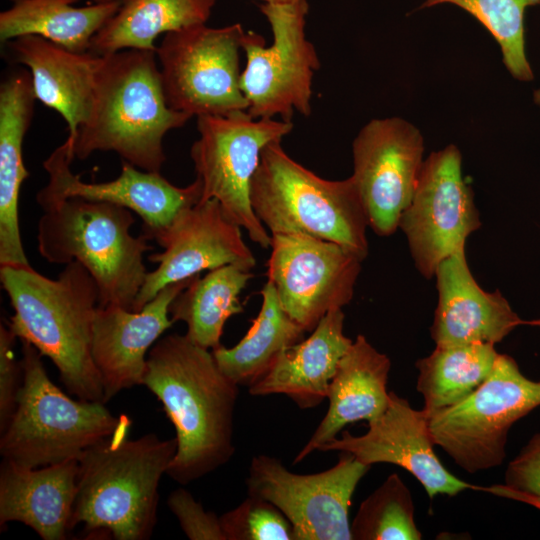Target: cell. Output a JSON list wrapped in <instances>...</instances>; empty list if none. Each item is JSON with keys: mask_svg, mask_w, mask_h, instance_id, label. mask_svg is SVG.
Masks as SVG:
<instances>
[{"mask_svg": "<svg viewBox=\"0 0 540 540\" xmlns=\"http://www.w3.org/2000/svg\"><path fill=\"white\" fill-rule=\"evenodd\" d=\"M74 160L68 139L47 157L43 167L49 179L36 195L38 204L71 197L118 204L140 216L142 234L154 240L181 210L195 205L202 197L198 178L186 187H177L160 172L144 171L123 160L116 179L87 183L72 172Z\"/></svg>", "mask_w": 540, "mask_h": 540, "instance_id": "ac0fdd59", "label": "cell"}, {"mask_svg": "<svg viewBox=\"0 0 540 540\" xmlns=\"http://www.w3.org/2000/svg\"><path fill=\"white\" fill-rule=\"evenodd\" d=\"M252 277L251 271L234 265L210 270L202 278L197 275L172 301L171 319L184 322L185 335L198 346L220 347L226 321L243 312L239 296Z\"/></svg>", "mask_w": 540, "mask_h": 540, "instance_id": "f1b7e54d", "label": "cell"}, {"mask_svg": "<svg viewBox=\"0 0 540 540\" xmlns=\"http://www.w3.org/2000/svg\"><path fill=\"white\" fill-rule=\"evenodd\" d=\"M344 319L342 309L328 312L308 338L281 352L267 373L248 388L250 395L283 394L300 409L320 405L353 342L344 334Z\"/></svg>", "mask_w": 540, "mask_h": 540, "instance_id": "cb8c5ba5", "label": "cell"}, {"mask_svg": "<svg viewBox=\"0 0 540 540\" xmlns=\"http://www.w3.org/2000/svg\"><path fill=\"white\" fill-rule=\"evenodd\" d=\"M17 337L9 327L0 326V432L10 422L16 409L17 397L22 385L23 370L17 361L14 346Z\"/></svg>", "mask_w": 540, "mask_h": 540, "instance_id": "e575fe53", "label": "cell"}, {"mask_svg": "<svg viewBox=\"0 0 540 540\" xmlns=\"http://www.w3.org/2000/svg\"><path fill=\"white\" fill-rule=\"evenodd\" d=\"M370 467L341 452L333 467L297 474L278 458L259 454L251 459L247 495L276 506L290 522L293 540H352L351 499Z\"/></svg>", "mask_w": 540, "mask_h": 540, "instance_id": "7c38bea8", "label": "cell"}, {"mask_svg": "<svg viewBox=\"0 0 540 540\" xmlns=\"http://www.w3.org/2000/svg\"><path fill=\"white\" fill-rule=\"evenodd\" d=\"M533 101L540 108V87L534 90Z\"/></svg>", "mask_w": 540, "mask_h": 540, "instance_id": "74e56055", "label": "cell"}, {"mask_svg": "<svg viewBox=\"0 0 540 540\" xmlns=\"http://www.w3.org/2000/svg\"><path fill=\"white\" fill-rule=\"evenodd\" d=\"M246 31L235 23L198 24L168 32L156 47L167 105L190 117L248 109L240 87V53Z\"/></svg>", "mask_w": 540, "mask_h": 540, "instance_id": "30bf717a", "label": "cell"}, {"mask_svg": "<svg viewBox=\"0 0 540 540\" xmlns=\"http://www.w3.org/2000/svg\"><path fill=\"white\" fill-rule=\"evenodd\" d=\"M100 56L89 114L73 141L75 159L113 151L141 170L160 172L164 136L191 117L167 105L155 51Z\"/></svg>", "mask_w": 540, "mask_h": 540, "instance_id": "277c9868", "label": "cell"}, {"mask_svg": "<svg viewBox=\"0 0 540 540\" xmlns=\"http://www.w3.org/2000/svg\"><path fill=\"white\" fill-rule=\"evenodd\" d=\"M410 490L396 473L362 503L350 525L352 540H420Z\"/></svg>", "mask_w": 540, "mask_h": 540, "instance_id": "1f68e13d", "label": "cell"}, {"mask_svg": "<svg viewBox=\"0 0 540 540\" xmlns=\"http://www.w3.org/2000/svg\"><path fill=\"white\" fill-rule=\"evenodd\" d=\"M262 304L246 335L233 347L212 350L221 371L238 386L248 388L271 368L281 352L304 339L305 330L282 309L275 289L267 280Z\"/></svg>", "mask_w": 540, "mask_h": 540, "instance_id": "83f0119b", "label": "cell"}, {"mask_svg": "<svg viewBox=\"0 0 540 540\" xmlns=\"http://www.w3.org/2000/svg\"><path fill=\"white\" fill-rule=\"evenodd\" d=\"M505 485L530 498L540 509V432L508 464Z\"/></svg>", "mask_w": 540, "mask_h": 540, "instance_id": "d590c367", "label": "cell"}, {"mask_svg": "<svg viewBox=\"0 0 540 540\" xmlns=\"http://www.w3.org/2000/svg\"><path fill=\"white\" fill-rule=\"evenodd\" d=\"M438 303L430 327L436 346L501 342L523 320L498 291L483 290L469 269L465 247L436 268Z\"/></svg>", "mask_w": 540, "mask_h": 540, "instance_id": "ffe728a7", "label": "cell"}, {"mask_svg": "<svg viewBox=\"0 0 540 540\" xmlns=\"http://www.w3.org/2000/svg\"><path fill=\"white\" fill-rule=\"evenodd\" d=\"M0 281L14 309L8 327L15 336L54 363L69 393L104 402L91 352L99 290L87 269L73 261L51 279L31 266H4Z\"/></svg>", "mask_w": 540, "mask_h": 540, "instance_id": "7a4b0ae2", "label": "cell"}, {"mask_svg": "<svg viewBox=\"0 0 540 540\" xmlns=\"http://www.w3.org/2000/svg\"><path fill=\"white\" fill-rule=\"evenodd\" d=\"M226 540H293L292 526L271 502L247 495L220 516Z\"/></svg>", "mask_w": 540, "mask_h": 540, "instance_id": "d6a6232c", "label": "cell"}, {"mask_svg": "<svg viewBox=\"0 0 540 540\" xmlns=\"http://www.w3.org/2000/svg\"><path fill=\"white\" fill-rule=\"evenodd\" d=\"M154 240L163 251L148 256L158 266L147 273L132 311H140L167 285L204 270L234 265L251 271L256 265L252 251L243 240L241 227L214 198L181 210Z\"/></svg>", "mask_w": 540, "mask_h": 540, "instance_id": "e0dca14e", "label": "cell"}, {"mask_svg": "<svg viewBox=\"0 0 540 540\" xmlns=\"http://www.w3.org/2000/svg\"><path fill=\"white\" fill-rule=\"evenodd\" d=\"M127 418L78 461L77 492L69 529L82 524L88 536L146 540L157 522L159 483L177 450L176 438L154 433L128 438Z\"/></svg>", "mask_w": 540, "mask_h": 540, "instance_id": "3957f363", "label": "cell"}, {"mask_svg": "<svg viewBox=\"0 0 540 540\" xmlns=\"http://www.w3.org/2000/svg\"><path fill=\"white\" fill-rule=\"evenodd\" d=\"M77 459L28 467L3 459L0 527L21 522L43 540L66 539L77 492Z\"/></svg>", "mask_w": 540, "mask_h": 540, "instance_id": "44dd1931", "label": "cell"}, {"mask_svg": "<svg viewBox=\"0 0 540 540\" xmlns=\"http://www.w3.org/2000/svg\"><path fill=\"white\" fill-rule=\"evenodd\" d=\"M453 4L474 16L498 43L502 61L516 80L529 82L534 73L525 50L524 13L540 0H424L422 8Z\"/></svg>", "mask_w": 540, "mask_h": 540, "instance_id": "4dcf8cb0", "label": "cell"}, {"mask_svg": "<svg viewBox=\"0 0 540 540\" xmlns=\"http://www.w3.org/2000/svg\"><path fill=\"white\" fill-rule=\"evenodd\" d=\"M526 324V325H530V326H537V327H540V318L538 319H533V320H530V321H523V325Z\"/></svg>", "mask_w": 540, "mask_h": 540, "instance_id": "f35d334b", "label": "cell"}, {"mask_svg": "<svg viewBox=\"0 0 540 540\" xmlns=\"http://www.w3.org/2000/svg\"><path fill=\"white\" fill-rule=\"evenodd\" d=\"M167 505L176 516L182 531L191 540H226L220 517L205 511L200 502L184 488L172 491Z\"/></svg>", "mask_w": 540, "mask_h": 540, "instance_id": "836d02e7", "label": "cell"}, {"mask_svg": "<svg viewBox=\"0 0 540 540\" xmlns=\"http://www.w3.org/2000/svg\"><path fill=\"white\" fill-rule=\"evenodd\" d=\"M0 14V40L37 35L74 52H88L96 33L119 10L121 0L73 7L72 0H11Z\"/></svg>", "mask_w": 540, "mask_h": 540, "instance_id": "484cf974", "label": "cell"}, {"mask_svg": "<svg viewBox=\"0 0 540 540\" xmlns=\"http://www.w3.org/2000/svg\"><path fill=\"white\" fill-rule=\"evenodd\" d=\"M292 129V122L254 118L246 110L197 117L199 138L190 157L202 184L200 201L217 199L225 214L265 249L271 245V235L252 209L251 180L263 149Z\"/></svg>", "mask_w": 540, "mask_h": 540, "instance_id": "9c48e42d", "label": "cell"}, {"mask_svg": "<svg viewBox=\"0 0 540 540\" xmlns=\"http://www.w3.org/2000/svg\"><path fill=\"white\" fill-rule=\"evenodd\" d=\"M216 0H121L117 13L96 33L89 52L156 51L162 33L206 24Z\"/></svg>", "mask_w": 540, "mask_h": 540, "instance_id": "4316f807", "label": "cell"}, {"mask_svg": "<svg viewBox=\"0 0 540 540\" xmlns=\"http://www.w3.org/2000/svg\"><path fill=\"white\" fill-rule=\"evenodd\" d=\"M390 369L388 356L373 347L364 335H357L340 359L330 382L327 413L295 456L293 464L334 440L346 425L379 417L389 404Z\"/></svg>", "mask_w": 540, "mask_h": 540, "instance_id": "7402d4cb", "label": "cell"}, {"mask_svg": "<svg viewBox=\"0 0 540 540\" xmlns=\"http://www.w3.org/2000/svg\"><path fill=\"white\" fill-rule=\"evenodd\" d=\"M498 355L492 343L436 346L416 362L423 408L432 412L467 398L490 376Z\"/></svg>", "mask_w": 540, "mask_h": 540, "instance_id": "f546056e", "label": "cell"}, {"mask_svg": "<svg viewBox=\"0 0 540 540\" xmlns=\"http://www.w3.org/2000/svg\"><path fill=\"white\" fill-rule=\"evenodd\" d=\"M142 385L175 427L177 450L166 472L171 479L187 485L231 460L239 386L212 351L186 335L169 334L150 349Z\"/></svg>", "mask_w": 540, "mask_h": 540, "instance_id": "6da1fadb", "label": "cell"}, {"mask_svg": "<svg viewBox=\"0 0 540 540\" xmlns=\"http://www.w3.org/2000/svg\"><path fill=\"white\" fill-rule=\"evenodd\" d=\"M74 3L79 1V0H72ZM88 1H91L93 4H100V3H108V2H113V1H117V0H88Z\"/></svg>", "mask_w": 540, "mask_h": 540, "instance_id": "ab89813d", "label": "cell"}, {"mask_svg": "<svg viewBox=\"0 0 540 540\" xmlns=\"http://www.w3.org/2000/svg\"><path fill=\"white\" fill-rule=\"evenodd\" d=\"M21 343L23 380L16 409L1 433L3 459L33 468L78 459L128 418L115 416L102 401L70 398L49 378L39 351Z\"/></svg>", "mask_w": 540, "mask_h": 540, "instance_id": "52a82bcc", "label": "cell"}, {"mask_svg": "<svg viewBox=\"0 0 540 540\" xmlns=\"http://www.w3.org/2000/svg\"><path fill=\"white\" fill-rule=\"evenodd\" d=\"M7 43L16 62L30 69L36 99L66 121L67 139L73 147L78 128L89 114L101 56L74 52L37 35Z\"/></svg>", "mask_w": 540, "mask_h": 540, "instance_id": "603a6c76", "label": "cell"}, {"mask_svg": "<svg viewBox=\"0 0 540 540\" xmlns=\"http://www.w3.org/2000/svg\"><path fill=\"white\" fill-rule=\"evenodd\" d=\"M265 3H272V4H290L297 2L299 0H262Z\"/></svg>", "mask_w": 540, "mask_h": 540, "instance_id": "8d00e7d4", "label": "cell"}, {"mask_svg": "<svg viewBox=\"0 0 540 540\" xmlns=\"http://www.w3.org/2000/svg\"><path fill=\"white\" fill-rule=\"evenodd\" d=\"M424 138L411 122L397 116L372 119L352 144V178L369 227L392 235L409 206L424 163Z\"/></svg>", "mask_w": 540, "mask_h": 540, "instance_id": "2e32d148", "label": "cell"}, {"mask_svg": "<svg viewBox=\"0 0 540 540\" xmlns=\"http://www.w3.org/2000/svg\"><path fill=\"white\" fill-rule=\"evenodd\" d=\"M474 194L462 173L459 148L449 144L425 160L399 227L405 234L417 270L426 279L438 265L480 228Z\"/></svg>", "mask_w": 540, "mask_h": 540, "instance_id": "4fadbf2b", "label": "cell"}, {"mask_svg": "<svg viewBox=\"0 0 540 540\" xmlns=\"http://www.w3.org/2000/svg\"><path fill=\"white\" fill-rule=\"evenodd\" d=\"M267 277L285 313L311 332L353 298L363 261L341 245L303 233L272 234Z\"/></svg>", "mask_w": 540, "mask_h": 540, "instance_id": "5bb4252c", "label": "cell"}, {"mask_svg": "<svg viewBox=\"0 0 540 540\" xmlns=\"http://www.w3.org/2000/svg\"><path fill=\"white\" fill-rule=\"evenodd\" d=\"M540 406V381L499 354L490 376L467 398L428 412L435 445L470 474L500 466L512 425Z\"/></svg>", "mask_w": 540, "mask_h": 540, "instance_id": "ba28073f", "label": "cell"}, {"mask_svg": "<svg viewBox=\"0 0 540 540\" xmlns=\"http://www.w3.org/2000/svg\"><path fill=\"white\" fill-rule=\"evenodd\" d=\"M196 276L167 285L140 311L116 305L97 307L91 352L104 403L124 389L143 384L148 350L174 324L170 305Z\"/></svg>", "mask_w": 540, "mask_h": 540, "instance_id": "d6986e66", "label": "cell"}, {"mask_svg": "<svg viewBox=\"0 0 540 540\" xmlns=\"http://www.w3.org/2000/svg\"><path fill=\"white\" fill-rule=\"evenodd\" d=\"M31 74L7 76L0 85V267L31 266L19 226V198L29 172L23 160V141L34 113Z\"/></svg>", "mask_w": 540, "mask_h": 540, "instance_id": "d4e9b609", "label": "cell"}, {"mask_svg": "<svg viewBox=\"0 0 540 540\" xmlns=\"http://www.w3.org/2000/svg\"><path fill=\"white\" fill-rule=\"evenodd\" d=\"M306 0L290 4L264 3L261 12L267 18L273 42L253 31L245 33L242 49L246 66L240 87L254 118H274L292 122L294 112L311 115L312 81L320 68L314 45L306 38L308 13Z\"/></svg>", "mask_w": 540, "mask_h": 540, "instance_id": "8fae6325", "label": "cell"}, {"mask_svg": "<svg viewBox=\"0 0 540 540\" xmlns=\"http://www.w3.org/2000/svg\"><path fill=\"white\" fill-rule=\"evenodd\" d=\"M250 201L271 235L303 233L337 243L362 260L368 255V219L352 176L321 178L292 159L281 141L263 149Z\"/></svg>", "mask_w": 540, "mask_h": 540, "instance_id": "8992f818", "label": "cell"}, {"mask_svg": "<svg viewBox=\"0 0 540 540\" xmlns=\"http://www.w3.org/2000/svg\"><path fill=\"white\" fill-rule=\"evenodd\" d=\"M429 415L424 408L416 410L409 401L389 392V404L376 419L368 422L365 434L355 436L342 431L340 438L321 445L318 451L352 454L366 465L389 463L410 472L423 486L428 497L456 496L464 490H479L527 503L525 495L508 486H477L453 475L434 451Z\"/></svg>", "mask_w": 540, "mask_h": 540, "instance_id": "9a60e30c", "label": "cell"}, {"mask_svg": "<svg viewBox=\"0 0 540 540\" xmlns=\"http://www.w3.org/2000/svg\"><path fill=\"white\" fill-rule=\"evenodd\" d=\"M37 248L52 264H82L96 281L99 306L132 310L148 271V238L133 236V212L121 205L80 197L39 204Z\"/></svg>", "mask_w": 540, "mask_h": 540, "instance_id": "5b68a950", "label": "cell"}]
</instances>
